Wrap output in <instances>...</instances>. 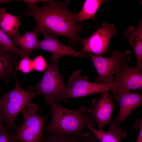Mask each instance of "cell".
<instances>
[{
  "instance_id": "cell-1",
  "label": "cell",
  "mask_w": 142,
  "mask_h": 142,
  "mask_svg": "<svg viewBox=\"0 0 142 142\" xmlns=\"http://www.w3.org/2000/svg\"><path fill=\"white\" fill-rule=\"evenodd\" d=\"M68 3V1L43 2L41 7L35 5L23 14L35 19L36 25L32 31L38 36L43 33L65 36L69 39L68 47L74 49L82 39L78 33L82 32L87 27L77 21L78 13L70 11Z\"/></svg>"
},
{
  "instance_id": "cell-2",
  "label": "cell",
  "mask_w": 142,
  "mask_h": 142,
  "mask_svg": "<svg viewBox=\"0 0 142 142\" xmlns=\"http://www.w3.org/2000/svg\"><path fill=\"white\" fill-rule=\"evenodd\" d=\"M51 108L50 123L44 128L47 133L83 135V130L87 125L93 127L95 125L85 105L72 110L62 106L57 102Z\"/></svg>"
},
{
  "instance_id": "cell-3",
  "label": "cell",
  "mask_w": 142,
  "mask_h": 142,
  "mask_svg": "<svg viewBox=\"0 0 142 142\" xmlns=\"http://www.w3.org/2000/svg\"><path fill=\"white\" fill-rule=\"evenodd\" d=\"M17 71L16 67L14 75L15 84L14 88L8 93L3 94L0 98V112L9 131L12 128L16 129L17 126L14 122L17 116L34 97L39 94L37 92H29L21 87L17 79Z\"/></svg>"
},
{
  "instance_id": "cell-4",
  "label": "cell",
  "mask_w": 142,
  "mask_h": 142,
  "mask_svg": "<svg viewBox=\"0 0 142 142\" xmlns=\"http://www.w3.org/2000/svg\"><path fill=\"white\" fill-rule=\"evenodd\" d=\"M57 64L51 62L49 63L39 83L34 87L29 86L27 88L42 94L51 107L57 102L67 100V86Z\"/></svg>"
},
{
  "instance_id": "cell-5",
  "label": "cell",
  "mask_w": 142,
  "mask_h": 142,
  "mask_svg": "<svg viewBox=\"0 0 142 142\" xmlns=\"http://www.w3.org/2000/svg\"><path fill=\"white\" fill-rule=\"evenodd\" d=\"M38 109L37 105L31 101L23 111V124L11 134L14 142H42L44 139V124L51 113L50 110L46 116H41L36 114Z\"/></svg>"
},
{
  "instance_id": "cell-6",
  "label": "cell",
  "mask_w": 142,
  "mask_h": 142,
  "mask_svg": "<svg viewBox=\"0 0 142 142\" xmlns=\"http://www.w3.org/2000/svg\"><path fill=\"white\" fill-rule=\"evenodd\" d=\"M81 71L78 69L74 72L70 77L66 89L67 100L70 98H76L90 95L111 92L112 94L117 90L119 81L113 77L108 84H103L88 80V77H82Z\"/></svg>"
},
{
  "instance_id": "cell-7",
  "label": "cell",
  "mask_w": 142,
  "mask_h": 142,
  "mask_svg": "<svg viewBox=\"0 0 142 142\" xmlns=\"http://www.w3.org/2000/svg\"><path fill=\"white\" fill-rule=\"evenodd\" d=\"M117 29L114 25L102 23L98 28L89 37L81 39V52L103 56L110 50V44L112 37L117 34Z\"/></svg>"
},
{
  "instance_id": "cell-8",
  "label": "cell",
  "mask_w": 142,
  "mask_h": 142,
  "mask_svg": "<svg viewBox=\"0 0 142 142\" xmlns=\"http://www.w3.org/2000/svg\"><path fill=\"white\" fill-rule=\"evenodd\" d=\"M129 50L122 52L113 50L111 56L106 57L98 56L91 53H87L88 56L93 63L98 74L94 82L107 84L111 82L119 64L124 58L130 54Z\"/></svg>"
},
{
  "instance_id": "cell-9",
  "label": "cell",
  "mask_w": 142,
  "mask_h": 142,
  "mask_svg": "<svg viewBox=\"0 0 142 142\" xmlns=\"http://www.w3.org/2000/svg\"><path fill=\"white\" fill-rule=\"evenodd\" d=\"M132 58L129 54L123 58L119 64L114 74L119 81L116 93L126 91L142 90V70L128 64Z\"/></svg>"
},
{
  "instance_id": "cell-10",
  "label": "cell",
  "mask_w": 142,
  "mask_h": 142,
  "mask_svg": "<svg viewBox=\"0 0 142 142\" xmlns=\"http://www.w3.org/2000/svg\"><path fill=\"white\" fill-rule=\"evenodd\" d=\"M108 92L102 93L100 98L94 99L88 111L90 118L97 125L98 130L111 122L115 109L114 102L109 97Z\"/></svg>"
},
{
  "instance_id": "cell-11",
  "label": "cell",
  "mask_w": 142,
  "mask_h": 142,
  "mask_svg": "<svg viewBox=\"0 0 142 142\" xmlns=\"http://www.w3.org/2000/svg\"><path fill=\"white\" fill-rule=\"evenodd\" d=\"M38 49H43L51 53V62L57 64L60 57L68 55L78 56L90 60L87 53L77 51L66 46L55 36L52 35L44 34L43 39L39 40L37 48Z\"/></svg>"
},
{
  "instance_id": "cell-12",
  "label": "cell",
  "mask_w": 142,
  "mask_h": 142,
  "mask_svg": "<svg viewBox=\"0 0 142 142\" xmlns=\"http://www.w3.org/2000/svg\"><path fill=\"white\" fill-rule=\"evenodd\" d=\"M109 95L110 99L116 100L119 104L118 114L113 121L120 126L133 111L142 105V95L136 92L126 91Z\"/></svg>"
},
{
  "instance_id": "cell-13",
  "label": "cell",
  "mask_w": 142,
  "mask_h": 142,
  "mask_svg": "<svg viewBox=\"0 0 142 142\" xmlns=\"http://www.w3.org/2000/svg\"><path fill=\"white\" fill-rule=\"evenodd\" d=\"M123 35L134 50L136 60L135 66L142 70V19L139 21L136 29L133 26H130L124 32Z\"/></svg>"
},
{
  "instance_id": "cell-14",
  "label": "cell",
  "mask_w": 142,
  "mask_h": 142,
  "mask_svg": "<svg viewBox=\"0 0 142 142\" xmlns=\"http://www.w3.org/2000/svg\"><path fill=\"white\" fill-rule=\"evenodd\" d=\"M86 127L99 142H122V139L127 136L126 131L122 130L118 124L113 122L106 131L97 129L88 125Z\"/></svg>"
},
{
  "instance_id": "cell-15",
  "label": "cell",
  "mask_w": 142,
  "mask_h": 142,
  "mask_svg": "<svg viewBox=\"0 0 142 142\" xmlns=\"http://www.w3.org/2000/svg\"><path fill=\"white\" fill-rule=\"evenodd\" d=\"M19 55L8 50L0 48V79L5 82L11 81L12 76L14 75V64L17 63Z\"/></svg>"
},
{
  "instance_id": "cell-16",
  "label": "cell",
  "mask_w": 142,
  "mask_h": 142,
  "mask_svg": "<svg viewBox=\"0 0 142 142\" xmlns=\"http://www.w3.org/2000/svg\"><path fill=\"white\" fill-rule=\"evenodd\" d=\"M23 16L22 14L18 16H15L7 12L4 8H0V29L11 38L14 37L18 33V27L21 24L19 19Z\"/></svg>"
},
{
  "instance_id": "cell-17",
  "label": "cell",
  "mask_w": 142,
  "mask_h": 142,
  "mask_svg": "<svg viewBox=\"0 0 142 142\" xmlns=\"http://www.w3.org/2000/svg\"><path fill=\"white\" fill-rule=\"evenodd\" d=\"M38 36L34 32L24 31L22 36L18 33L11 38L16 46L20 47L23 50L31 54L32 53V50H37L39 41Z\"/></svg>"
},
{
  "instance_id": "cell-18",
  "label": "cell",
  "mask_w": 142,
  "mask_h": 142,
  "mask_svg": "<svg viewBox=\"0 0 142 142\" xmlns=\"http://www.w3.org/2000/svg\"><path fill=\"white\" fill-rule=\"evenodd\" d=\"M106 0H86L83 7L78 13L77 20L78 22L92 19L96 22L95 16L100 5L103 3L107 2Z\"/></svg>"
},
{
  "instance_id": "cell-19",
  "label": "cell",
  "mask_w": 142,
  "mask_h": 142,
  "mask_svg": "<svg viewBox=\"0 0 142 142\" xmlns=\"http://www.w3.org/2000/svg\"><path fill=\"white\" fill-rule=\"evenodd\" d=\"M0 48L17 54L21 59L30 54L17 48L8 34L0 28Z\"/></svg>"
},
{
  "instance_id": "cell-20",
  "label": "cell",
  "mask_w": 142,
  "mask_h": 142,
  "mask_svg": "<svg viewBox=\"0 0 142 142\" xmlns=\"http://www.w3.org/2000/svg\"><path fill=\"white\" fill-rule=\"evenodd\" d=\"M84 134L80 135L52 133L49 134L48 137L42 142H84Z\"/></svg>"
},
{
  "instance_id": "cell-21",
  "label": "cell",
  "mask_w": 142,
  "mask_h": 142,
  "mask_svg": "<svg viewBox=\"0 0 142 142\" xmlns=\"http://www.w3.org/2000/svg\"><path fill=\"white\" fill-rule=\"evenodd\" d=\"M17 71L26 73H28L33 70V60L29 56L25 57L22 59L17 66Z\"/></svg>"
},
{
  "instance_id": "cell-22",
  "label": "cell",
  "mask_w": 142,
  "mask_h": 142,
  "mask_svg": "<svg viewBox=\"0 0 142 142\" xmlns=\"http://www.w3.org/2000/svg\"><path fill=\"white\" fill-rule=\"evenodd\" d=\"M33 61V70L42 72L46 69L47 64L45 59L42 55L37 56Z\"/></svg>"
},
{
  "instance_id": "cell-23",
  "label": "cell",
  "mask_w": 142,
  "mask_h": 142,
  "mask_svg": "<svg viewBox=\"0 0 142 142\" xmlns=\"http://www.w3.org/2000/svg\"><path fill=\"white\" fill-rule=\"evenodd\" d=\"M7 126L3 125L0 130V142H14L12 135L7 132Z\"/></svg>"
},
{
  "instance_id": "cell-24",
  "label": "cell",
  "mask_w": 142,
  "mask_h": 142,
  "mask_svg": "<svg viewBox=\"0 0 142 142\" xmlns=\"http://www.w3.org/2000/svg\"><path fill=\"white\" fill-rule=\"evenodd\" d=\"M134 128L139 130L137 140L135 142H142V119L139 118L135 120Z\"/></svg>"
},
{
  "instance_id": "cell-25",
  "label": "cell",
  "mask_w": 142,
  "mask_h": 142,
  "mask_svg": "<svg viewBox=\"0 0 142 142\" xmlns=\"http://www.w3.org/2000/svg\"><path fill=\"white\" fill-rule=\"evenodd\" d=\"M26 2L27 5L28 10L30 9L32 7L36 5L37 3L40 2H46L49 3L53 2V0H20Z\"/></svg>"
},
{
  "instance_id": "cell-26",
  "label": "cell",
  "mask_w": 142,
  "mask_h": 142,
  "mask_svg": "<svg viewBox=\"0 0 142 142\" xmlns=\"http://www.w3.org/2000/svg\"><path fill=\"white\" fill-rule=\"evenodd\" d=\"M84 136V142H96L97 140L92 133H85Z\"/></svg>"
},
{
  "instance_id": "cell-27",
  "label": "cell",
  "mask_w": 142,
  "mask_h": 142,
  "mask_svg": "<svg viewBox=\"0 0 142 142\" xmlns=\"http://www.w3.org/2000/svg\"><path fill=\"white\" fill-rule=\"evenodd\" d=\"M3 121H4V119L3 115L1 112H0V130L3 126L2 124Z\"/></svg>"
},
{
  "instance_id": "cell-28",
  "label": "cell",
  "mask_w": 142,
  "mask_h": 142,
  "mask_svg": "<svg viewBox=\"0 0 142 142\" xmlns=\"http://www.w3.org/2000/svg\"><path fill=\"white\" fill-rule=\"evenodd\" d=\"M12 1L13 0H0V5Z\"/></svg>"
}]
</instances>
